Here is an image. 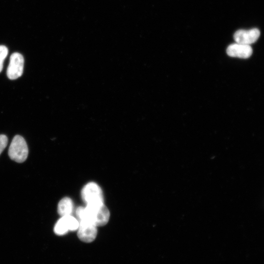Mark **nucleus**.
I'll return each mask as SVG.
<instances>
[{"mask_svg": "<svg viewBox=\"0 0 264 264\" xmlns=\"http://www.w3.org/2000/svg\"><path fill=\"white\" fill-rule=\"evenodd\" d=\"M76 214L79 220H88L97 227L106 225L110 217V211L103 202L88 204L85 207H79Z\"/></svg>", "mask_w": 264, "mask_h": 264, "instance_id": "obj_1", "label": "nucleus"}, {"mask_svg": "<svg viewBox=\"0 0 264 264\" xmlns=\"http://www.w3.org/2000/svg\"><path fill=\"white\" fill-rule=\"evenodd\" d=\"M28 154V149L25 139L21 135H15L8 150L10 158L17 162L22 163L26 159Z\"/></svg>", "mask_w": 264, "mask_h": 264, "instance_id": "obj_2", "label": "nucleus"}, {"mask_svg": "<svg viewBox=\"0 0 264 264\" xmlns=\"http://www.w3.org/2000/svg\"><path fill=\"white\" fill-rule=\"evenodd\" d=\"M81 196L83 201L87 204L104 202V197L101 187L96 183L90 182L83 188Z\"/></svg>", "mask_w": 264, "mask_h": 264, "instance_id": "obj_3", "label": "nucleus"}, {"mask_svg": "<svg viewBox=\"0 0 264 264\" xmlns=\"http://www.w3.org/2000/svg\"><path fill=\"white\" fill-rule=\"evenodd\" d=\"M77 236L79 239L85 242L93 241L97 234V226L90 221L86 220H79Z\"/></svg>", "mask_w": 264, "mask_h": 264, "instance_id": "obj_4", "label": "nucleus"}, {"mask_svg": "<svg viewBox=\"0 0 264 264\" xmlns=\"http://www.w3.org/2000/svg\"><path fill=\"white\" fill-rule=\"evenodd\" d=\"M23 65L22 55L18 52L12 53L7 69L8 78L10 80H15L21 77L23 73Z\"/></svg>", "mask_w": 264, "mask_h": 264, "instance_id": "obj_5", "label": "nucleus"}, {"mask_svg": "<svg viewBox=\"0 0 264 264\" xmlns=\"http://www.w3.org/2000/svg\"><path fill=\"white\" fill-rule=\"evenodd\" d=\"M260 35V31L258 28L249 30L240 29L237 30L234 35V39L237 43L250 45L255 43Z\"/></svg>", "mask_w": 264, "mask_h": 264, "instance_id": "obj_6", "label": "nucleus"}, {"mask_svg": "<svg viewBox=\"0 0 264 264\" xmlns=\"http://www.w3.org/2000/svg\"><path fill=\"white\" fill-rule=\"evenodd\" d=\"M253 52L250 45L235 43L229 45L226 49L227 55L232 57L246 59L251 56Z\"/></svg>", "mask_w": 264, "mask_h": 264, "instance_id": "obj_7", "label": "nucleus"}, {"mask_svg": "<svg viewBox=\"0 0 264 264\" xmlns=\"http://www.w3.org/2000/svg\"><path fill=\"white\" fill-rule=\"evenodd\" d=\"M73 209V203L68 197H65L59 201L58 205V214L62 217L70 215Z\"/></svg>", "mask_w": 264, "mask_h": 264, "instance_id": "obj_8", "label": "nucleus"}, {"mask_svg": "<svg viewBox=\"0 0 264 264\" xmlns=\"http://www.w3.org/2000/svg\"><path fill=\"white\" fill-rule=\"evenodd\" d=\"M68 231L69 228L66 218L64 216L62 217L56 222L54 227V232L58 235H64Z\"/></svg>", "mask_w": 264, "mask_h": 264, "instance_id": "obj_9", "label": "nucleus"}, {"mask_svg": "<svg viewBox=\"0 0 264 264\" xmlns=\"http://www.w3.org/2000/svg\"><path fill=\"white\" fill-rule=\"evenodd\" d=\"M69 230L73 231L77 230L79 226V220L71 215L65 216Z\"/></svg>", "mask_w": 264, "mask_h": 264, "instance_id": "obj_10", "label": "nucleus"}, {"mask_svg": "<svg viewBox=\"0 0 264 264\" xmlns=\"http://www.w3.org/2000/svg\"><path fill=\"white\" fill-rule=\"evenodd\" d=\"M8 53V48L4 45H0V72L3 68V62Z\"/></svg>", "mask_w": 264, "mask_h": 264, "instance_id": "obj_11", "label": "nucleus"}, {"mask_svg": "<svg viewBox=\"0 0 264 264\" xmlns=\"http://www.w3.org/2000/svg\"><path fill=\"white\" fill-rule=\"evenodd\" d=\"M8 139L4 134H0V154L7 145Z\"/></svg>", "mask_w": 264, "mask_h": 264, "instance_id": "obj_12", "label": "nucleus"}]
</instances>
